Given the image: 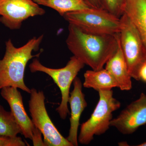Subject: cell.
<instances>
[{
	"instance_id": "obj_1",
	"label": "cell",
	"mask_w": 146,
	"mask_h": 146,
	"mask_svg": "<svg viewBox=\"0 0 146 146\" xmlns=\"http://www.w3.org/2000/svg\"><path fill=\"white\" fill-rule=\"evenodd\" d=\"M66 44L70 51L94 70L103 69L117 50L119 33L96 35L86 33L69 24Z\"/></svg>"
},
{
	"instance_id": "obj_2",
	"label": "cell",
	"mask_w": 146,
	"mask_h": 146,
	"mask_svg": "<svg viewBox=\"0 0 146 146\" xmlns=\"http://www.w3.org/2000/svg\"><path fill=\"white\" fill-rule=\"evenodd\" d=\"M44 35L34 37L19 48L13 45L10 39L6 42L5 54L0 58V89L5 87H16L30 94L31 89L24 82V75L28 62L34 57H39L41 52L33 55L39 49Z\"/></svg>"
},
{
	"instance_id": "obj_3",
	"label": "cell",
	"mask_w": 146,
	"mask_h": 146,
	"mask_svg": "<svg viewBox=\"0 0 146 146\" xmlns=\"http://www.w3.org/2000/svg\"><path fill=\"white\" fill-rule=\"evenodd\" d=\"M99 100L89 119L82 124L78 142L89 145L95 136L104 134L110 127L113 113L119 109L121 102L113 96L112 90L98 91Z\"/></svg>"
},
{
	"instance_id": "obj_4",
	"label": "cell",
	"mask_w": 146,
	"mask_h": 146,
	"mask_svg": "<svg viewBox=\"0 0 146 146\" xmlns=\"http://www.w3.org/2000/svg\"><path fill=\"white\" fill-rule=\"evenodd\" d=\"M63 17L69 24L86 33L115 35L121 30L120 18L102 8L89 7L68 12Z\"/></svg>"
},
{
	"instance_id": "obj_5",
	"label": "cell",
	"mask_w": 146,
	"mask_h": 146,
	"mask_svg": "<svg viewBox=\"0 0 146 146\" xmlns=\"http://www.w3.org/2000/svg\"><path fill=\"white\" fill-rule=\"evenodd\" d=\"M84 65L74 55L70 58L66 66L59 69H53L44 66L37 58L33 59L29 65L32 73L39 72L47 74L52 79L60 89L61 100L56 111L62 119H65L70 114L68 104L71 84Z\"/></svg>"
},
{
	"instance_id": "obj_6",
	"label": "cell",
	"mask_w": 146,
	"mask_h": 146,
	"mask_svg": "<svg viewBox=\"0 0 146 146\" xmlns=\"http://www.w3.org/2000/svg\"><path fill=\"white\" fill-rule=\"evenodd\" d=\"M119 41L123 55L132 78L139 81V70L146 62L145 49L135 25L125 13L121 16Z\"/></svg>"
},
{
	"instance_id": "obj_7",
	"label": "cell",
	"mask_w": 146,
	"mask_h": 146,
	"mask_svg": "<svg viewBox=\"0 0 146 146\" xmlns=\"http://www.w3.org/2000/svg\"><path fill=\"white\" fill-rule=\"evenodd\" d=\"M29 110L35 126L44 137L45 146H73L62 136L50 118L45 106V96L42 91L31 89Z\"/></svg>"
},
{
	"instance_id": "obj_8",
	"label": "cell",
	"mask_w": 146,
	"mask_h": 146,
	"mask_svg": "<svg viewBox=\"0 0 146 146\" xmlns=\"http://www.w3.org/2000/svg\"><path fill=\"white\" fill-rule=\"evenodd\" d=\"M1 94L9 105L11 112L21 128V133L24 137L31 140L33 146H45L42 133L27 114L23 96L18 88L11 86L4 87L1 89Z\"/></svg>"
},
{
	"instance_id": "obj_9",
	"label": "cell",
	"mask_w": 146,
	"mask_h": 146,
	"mask_svg": "<svg viewBox=\"0 0 146 146\" xmlns=\"http://www.w3.org/2000/svg\"><path fill=\"white\" fill-rule=\"evenodd\" d=\"M45 13L33 0H0V22L11 30L19 29L24 21Z\"/></svg>"
},
{
	"instance_id": "obj_10",
	"label": "cell",
	"mask_w": 146,
	"mask_h": 146,
	"mask_svg": "<svg viewBox=\"0 0 146 146\" xmlns=\"http://www.w3.org/2000/svg\"><path fill=\"white\" fill-rule=\"evenodd\" d=\"M146 124V94L142 93L139 98L127 106L117 117L112 119L113 127L123 135H130L140 127Z\"/></svg>"
},
{
	"instance_id": "obj_11",
	"label": "cell",
	"mask_w": 146,
	"mask_h": 146,
	"mask_svg": "<svg viewBox=\"0 0 146 146\" xmlns=\"http://www.w3.org/2000/svg\"><path fill=\"white\" fill-rule=\"evenodd\" d=\"M74 89L70 93L68 103L70 107V130L67 139L73 146H78V129L80 119L84 110L87 106L85 95L82 92V82L78 77L73 81Z\"/></svg>"
},
{
	"instance_id": "obj_12",
	"label": "cell",
	"mask_w": 146,
	"mask_h": 146,
	"mask_svg": "<svg viewBox=\"0 0 146 146\" xmlns=\"http://www.w3.org/2000/svg\"><path fill=\"white\" fill-rule=\"evenodd\" d=\"M117 82L118 88L121 91H129L132 89L131 78L119 41L117 50L105 65V68Z\"/></svg>"
},
{
	"instance_id": "obj_13",
	"label": "cell",
	"mask_w": 146,
	"mask_h": 146,
	"mask_svg": "<svg viewBox=\"0 0 146 146\" xmlns=\"http://www.w3.org/2000/svg\"><path fill=\"white\" fill-rule=\"evenodd\" d=\"M124 13L137 29L146 52V0H126Z\"/></svg>"
},
{
	"instance_id": "obj_14",
	"label": "cell",
	"mask_w": 146,
	"mask_h": 146,
	"mask_svg": "<svg viewBox=\"0 0 146 146\" xmlns=\"http://www.w3.org/2000/svg\"><path fill=\"white\" fill-rule=\"evenodd\" d=\"M82 85L86 88H91L97 91L112 90L118 87L117 84L106 69L98 70H87L84 74Z\"/></svg>"
},
{
	"instance_id": "obj_15",
	"label": "cell",
	"mask_w": 146,
	"mask_h": 146,
	"mask_svg": "<svg viewBox=\"0 0 146 146\" xmlns=\"http://www.w3.org/2000/svg\"><path fill=\"white\" fill-rule=\"evenodd\" d=\"M39 5L44 6L56 11L60 16L75 11L89 8L83 0H33Z\"/></svg>"
},
{
	"instance_id": "obj_16",
	"label": "cell",
	"mask_w": 146,
	"mask_h": 146,
	"mask_svg": "<svg viewBox=\"0 0 146 146\" xmlns=\"http://www.w3.org/2000/svg\"><path fill=\"white\" fill-rule=\"evenodd\" d=\"M21 130L11 112L7 111L0 105V136L14 137Z\"/></svg>"
},
{
	"instance_id": "obj_17",
	"label": "cell",
	"mask_w": 146,
	"mask_h": 146,
	"mask_svg": "<svg viewBox=\"0 0 146 146\" xmlns=\"http://www.w3.org/2000/svg\"><path fill=\"white\" fill-rule=\"evenodd\" d=\"M126 0H100L102 8L118 18L124 13Z\"/></svg>"
},
{
	"instance_id": "obj_18",
	"label": "cell",
	"mask_w": 146,
	"mask_h": 146,
	"mask_svg": "<svg viewBox=\"0 0 146 146\" xmlns=\"http://www.w3.org/2000/svg\"><path fill=\"white\" fill-rule=\"evenodd\" d=\"M27 144L20 137L0 136V146H25Z\"/></svg>"
},
{
	"instance_id": "obj_19",
	"label": "cell",
	"mask_w": 146,
	"mask_h": 146,
	"mask_svg": "<svg viewBox=\"0 0 146 146\" xmlns=\"http://www.w3.org/2000/svg\"><path fill=\"white\" fill-rule=\"evenodd\" d=\"M138 76L139 80L146 83V62H145L140 68Z\"/></svg>"
},
{
	"instance_id": "obj_20",
	"label": "cell",
	"mask_w": 146,
	"mask_h": 146,
	"mask_svg": "<svg viewBox=\"0 0 146 146\" xmlns=\"http://www.w3.org/2000/svg\"><path fill=\"white\" fill-rule=\"evenodd\" d=\"M89 7L91 8H102L100 0H83Z\"/></svg>"
},
{
	"instance_id": "obj_21",
	"label": "cell",
	"mask_w": 146,
	"mask_h": 146,
	"mask_svg": "<svg viewBox=\"0 0 146 146\" xmlns=\"http://www.w3.org/2000/svg\"><path fill=\"white\" fill-rule=\"evenodd\" d=\"M138 146H146V142H144L142 143L139 144V145H137Z\"/></svg>"
}]
</instances>
